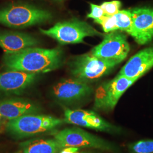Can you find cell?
Instances as JSON below:
<instances>
[{
    "mask_svg": "<svg viewBox=\"0 0 153 153\" xmlns=\"http://www.w3.org/2000/svg\"><path fill=\"white\" fill-rule=\"evenodd\" d=\"M41 111L38 104L22 98H10L0 100V114L3 118L10 120L24 115L38 114Z\"/></svg>",
    "mask_w": 153,
    "mask_h": 153,
    "instance_id": "14",
    "label": "cell"
},
{
    "mask_svg": "<svg viewBox=\"0 0 153 153\" xmlns=\"http://www.w3.org/2000/svg\"><path fill=\"white\" fill-rule=\"evenodd\" d=\"M36 73L11 71L0 73V91L22 93L35 82Z\"/></svg>",
    "mask_w": 153,
    "mask_h": 153,
    "instance_id": "12",
    "label": "cell"
},
{
    "mask_svg": "<svg viewBox=\"0 0 153 153\" xmlns=\"http://www.w3.org/2000/svg\"><path fill=\"white\" fill-rule=\"evenodd\" d=\"M131 153H153V140H141L128 146Z\"/></svg>",
    "mask_w": 153,
    "mask_h": 153,
    "instance_id": "18",
    "label": "cell"
},
{
    "mask_svg": "<svg viewBox=\"0 0 153 153\" xmlns=\"http://www.w3.org/2000/svg\"><path fill=\"white\" fill-rule=\"evenodd\" d=\"M93 91V88L86 82L76 78L61 80L52 88L55 98L64 102L81 100L89 96Z\"/></svg>",
    "mask_w": 153,
    "mask_h": 153,
    "instance_id": "11",
    "label": "cell"
},
{
    "mask_svg": "<svg viewBox=\"0 0 153 153\" xmlns=\"http://www.w3.org/2000/svg\"><path fill=\"white\" fill-rule=\"evenodd\" d=\"M131 11V36L138 44H148L153 39V8L137 7Z\"/></svg>",
    "mask_w": 153,
    "mask_h": 153,
    "instance_id": "10",
    "label": "cell"
},
{
    "mask_svg": "<svg viewBox=\"0 0 153 153\" xmlns=\"http://www.w3.org/2000/svg\"><path fill=\"white\" fill-rule=\"evenodd\" d=\"M79 148L76 147H67L63 148L60 153H80Z\"/></svg>",
    "mask_w": 153,
    "mask_h": 153,
    "instance_id": "22",
    "label": "cell"
},
{
    "mask_svg": "<svg viewBox=\"0 0 153 153\" xmlns=\"http://www.w3.org/2000/svg\"><path fill=\"white\" fill-rule=\"evenodd\" d=\"M130 51V45L124 33L117 30L105 35L103 41L93 48L91 53L99 58L124 60Z\"/></svg>",
    "mask_w": 153,
    "mask_h": 153,
    "instance_id": "8",
    "label": "cell"
},
{
    "mask_svg": "<svg viewBox=\"0 0 153 153\" xmlns=\"http://www.w3.org/2000/svg\"><path fill=\"white\" fill-rule=\"evenodd\" d=\"M56 1H62V0H56Z\"/></svg>",
    "mask_w": 153,
    "mask_h": 153,
    "instance_id": "24",
    "label": "cell"
},
{
    "mask_svg": "<svg viewBox=\"0 0 153 153\" xmlns=\"http://www.w3.org/2000/svg\"><path fill=\"white\" fill-rule=\"evenodd\" d=\"M91 12L88 15V18H93L94 20L102 18L105 16L104 12L100 6L95 5L93 4H90Z\"/></svg>",
    "mask_w": 153,
    "mask_h": 153,
    "instance_id": "21",
    "label": "cell"
},
{
    "mask_svg": "<svg viewBox=\"0 0 153 153\" xmlns=\"http://www.w3.org/2000/svg\"><path fill=\"white\" fill-rule=\"evenodd\" d=\"M63 121L50 115L30 114L9 121L6 129L13 137L22 139L52 130Z\"/></svg>",
    "mask_w": 153,
    "mask_h": 153,
    "instance_id": "3",
    "label": "cell"
},
{
    "mask_svg": "<svg viewBox=\"0 0 153 153\" xmlns=\"http://www.w3.org/2000/svg\"><path fill=\"white\" fill-rule=\"evenodd\" d=\"M55 140L62 149L67 147L94 148L103 150L115 151L114 145L80 128L73 127L57 132Z\"/></svg>",
    "mask_w": 153,
    "mask_h": 153,
    "instance_id": "6",
    "label": "cell"
},
{
    "mask_svg": "<svg viewBox=\"0 0 153 153\" xmlns=\"http://www.w3.org/2000/svg\"><path fill=\"white\" fill-rule=\"evenodd\" d=\"M121 2L120 1L114 0L108 2H104L100 7L104 11L105 16H112L120 10Z\"/></svg>",
    "mask_w": 153,
    "mask_h": 153,
    "instance_id": "20",
    "label": "cell"
},
{
    "mask_svg": "<svg viewBox=\"0 0 153 153\" xmlns=\"http://www.w3.org/2000/svg\"><path fill=\"white\" fill-rule=\"evenodd\" d=\"M40 31L61 44L81 43L86 37L103 35L88 23L78 19L59 22L48 30L40 28Z\"/></svg>",
    "mask_w": 153,
    "mask_h": 153,
    "instance_id": "4",
    "label": "cell"
},
{
    "mask_svg": "<svg viewBox=\"0 0 153 153\" xmlns=\"http://www.w3.org/2000/svg\"><path fill=\"white\" fill-rule=\"evenodd\" d=\"M153 66V46L142 49L133 56L119 75L128 78L139 79Z\"/></svg>",
    "mask_w": 153,
    "mask_h": 153,
    "instance_id": "13",
    "label": "cell"
},
{
    "mask_svg": "<svg viewBox=\"0 0 153 153\" xmlns=\"http://www.w3.org/2000/svg\"><path fill=\"white\" fill-rule=\"evenodd\" d=\"M113 16L118 30L126 32L131 35L133 26L131 10H119Z\"/></svg>",
    "mask_w": 153,
    "mask_h": 153,
    "instance_id": "17",
    "label": "cell"
},
{
    "mask_svg": "<svg viewBox=\"0 0 153 153\" xmlns=\"http://www.w3.org/2000/svg\"><path fill=\"white\" fill-rule=\"evenodd\" d=\"M94 22L100 25L105 33H111L119 30L118 28L116 26L113 16H108L105 15L100 18L95 19Z\"/></svg>",
    "mask_w": 153,
    "mask_h": 153,
    "instance_id": "19",
    "label": "cell"
},
{
    "mask_svg": "<svg viewBox=\"0 0 153 153\" xmlns=\"http://www.w3.org/2000/svg\"><path fill=\"white\" fill-rule=\"evenodd\" d=\"M64 121L68 124L81 126L99 131H118V129L115 126L91 111L66 108L64 111Z\"/></svg>",
    "mask_w": 153,
    "mask_h": 153,
    "instance_id": "9",
    "label": "cell"
},
{
    "mask_svg": "<svg viewBox=\"0 0 153 153\" xmlns=\"http://www.w3.org/2000/svg\"><path fill=\"white\" fill-rule=\"evenodd\" d=\"M138 79H131L120 75L102 83L96 90L94 108L109 111L115 108L121 97Z\"/></svg>",
    "mask_w": 153,
    "mask_h": 153,
    "instance_id": "7",
    "label": "cell"
},
{
    "mask_svg": "<svg viewBox=\"0 0 153 153\" xmlns=\"http://www.w3.org/2000/svg\"><path fill=\"white\" fill-rule=\"evenodd\" d=\"M62 51L56 48H27L12 54H5L3 62L10 71L28 73H47L58 69L63 60Z\"/></svg>",
    "mask_w": 153,
    "mask_h": 153,
    "instance_id": "1",
    "label": "cell"
},
{
    "mask_svg": "<svg viewBox=\"0 0 153 153\" xmlns=\"http://www.w3.org/2000/svg\"><path fill=\"white\" fill-rule=\"evenodd\" d=\"M120 62L86 53L75 58L70 64V70L76 79L86 82L97 80L109 73Z\"/></svg>",
    "mask_w": 153,
    "mask_h": 153,
    "instance_id": "5",
    "label": "cell"
},
{
    "mask_svg": "<svg viewBox=\"0 0 153 153\" xmlns=\"http://www.w3.org/2000/svg\"><path fill=\"white\" fill-rule=\"evenodd\" d=\"M2 118H3V117L2 116V115L0 114V131H1V129L2 125Z\"/></svg>",
    "mask_w": 153,
    "mask_h": 153,
    "instance_id": "23",
    "label": "cell"
},
{
    "mask_svg": "<svg viewBox=\"0 0 153 153\" xmlns=\"http://www.w3.org/2000/svg\"><path fill=\"white\" fill-rule=\"evenodd\" d=\"M39 44L31 35L20 32L0 33V47L6 54H12Z\"/></svg>",
    "mask_w": 153,
    "mask_h": 153,
    "instance_id": "15",
    "label": "cell"
},
{
    "mask_svg": "<svg viewBox=\"0 0 153 153\" xmlns=\"http://www.w3.org/2000/svg\"><path fill=\"white\" fill-rule=\"evenodd\" d=\"M23 153H60L62 150L55 140H28L21 144Z\"/></svg>",
    "mask_w": 153,
    "mask_h": 153,
    "instance_id": "16",
    "label": "cell"
},
{
    "mask_svg": "<svg viewBox=\"0 0 153 153\" xmlns=\"http://www.w3.org/2000/svg\"><path fill=\"white\" fill-rule=\"evenodd\" d=\"M52 18L49 11L28 4H11L0 9V23L9 27H27L48 22Z\"/></svg>",
    "mask_w": 153,
    "mask_h": 153,
    "instance_id": "2",
    "label": "cell"
}]
</instances>
